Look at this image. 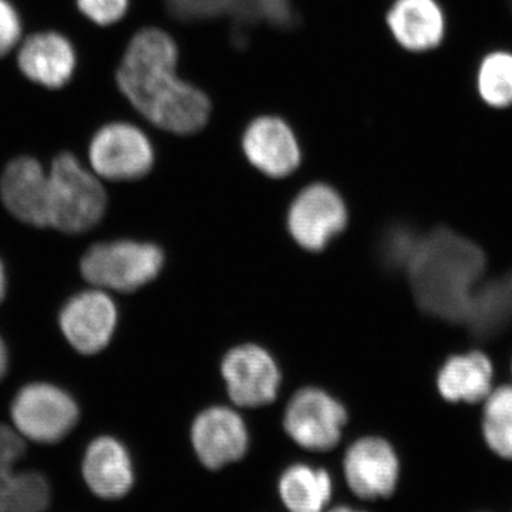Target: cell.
<instances>
[{
  "label": "cell",
  "mask_w": 512,
  "mask_h": 512,
  "mask_svg": "<svg viewBox=\"0 0 512 512\" xmlns=\"http://www.w3.org/2000/svg\"><path fill=\"white\" fill-rule=\"evenodd\" d=\"M178 49L167 33L144 29L128 43L117 70L121 93L154 126L175 134L197 133L207 124V94L177 76Z\"/></svg>",
  "instance_id": "6da1fadb"
},
{
  "label": "cell",
  "mask_w": 512,
  "mask_h": 512,
  "mask_svg": "<svg viewBox=\"0 0 512 512\" xmlns=\"http://www.w3.org/2000/svg\"><path fill=\"white\" fill-rule=\"evenodd\" d=\"M483 251L448 228L417 239L406 269L417 305L447 322L464 325L485 271Z\"/></svg>",
  "instance_id": "7a4b0ae2"
},
{
  "label": "cell",
  "mask_w": 512,
  "mask_h": 512,
  "mask_svg": "<svg viewBox=\"0 0 512 512\" xmlns=\"http://www.w3.org/2000/svg\"><path fill=\"white\" fill-rule=\"evenodd\" d=\"M49 180L50 227L64 234H83L99 224L106 212V191L73 154L53 160Z\"/></svg>",
  "instance_id": "3957f363"
},
{
  "label": "cell",
  "mask_w": 512,
  "mask_h": 512,
  "mask_svg": "<svg viewBox=\"0 0 512 512\" xmlns=\"http://www.w3.org/2000/svg\"><path fill=\"white\" fill-rule=\"evenodd\" d=\"M164 265L157 245L136 241L93 245L80 262L82 275L97 288L134 292L156 279Z\"/></svg>",
  "instance_id": "277c9868"
},
{
  "label": "cell",
  "mask_w": 512,
  "mask_h": 512,
  "mask_svg": "<svg viewBox=\"0 0 512 512\" xmlns=\"http://www.w3.org/2000/svg\"><path fill=\"white\" fill-rule=\"evenodd\" d=\"M79 414V406L69 393L47 383L22 387L10 410L20 436L40 444L64 439L76 426Z\"/></svg>",
  "instance_id": "5b68a950"
},
{
  "label": "cell",
  "mask_w": 512,
  "mask_h": 512,
  "mask_svg": "<svg viewBox=\"0 0 512 512\" xmlns=\"http://www.w3.org/2000/svg\"><path fill=\"white\" fill-rule=\"evenodd\" d=\"M343 476L350 493L367 501H389L399 491L403 464L393 444L383 437L356 440L343 458Z\"/></svg>",
  "instance_id": "8992f818"
},
{
  "label": "cell",
  "mask_w": 512,
  "mask_h": 512,
  "mask_svg": "<svg viewBox=\"0 0 512 512\" xmlns=\"http://www.w3.org/2000/svg\"><path fill=\"white\" fill-rule=\"evenodd\" d=\"M348 423L345 407L323 390L306 387L286 407L284 429L293 443L308 451H330L338 446Z\"/></svg>",
  "instance_id": "52a82bcc"
},
{
  "label": "cell",
  "mask_w": 512,
  "mask_h": 512,
  "mask_svg": "<svg viewBox=\"0 0 512 512\" xmlns=\"http://www.w3.org/2000/svg\"><path fill=\"white\" fill-rule=\"evenodd\" d=\"M89 158L100 177L110 181H131L150 173L154 151L140 128L133 124L111 123L94 134Z\"/></svg>",
  "instance_id": "ba28073f"
},
{
  "label": "cell",
  "mask_w": 512,
  "mask_h": 512,
  "mask_svg": "<svg viewBox=\"0 0 512 512\" xmlns=\"http://www.w3.org/2000/svg\"><path fill=\"white\" fill-rule=\"evenodd\" d=\"M348 224L342 197L326 184H312L299 192L288 212L292 238L306 251L326 248Z\"/></svg>",
  "instance_id": "9c48e42d"
},
{
  "label": "cell",
  "mask_w": 512,
  "mask_h": 512,
  "mask_svg": "<svg viewBox=\"0 0 512 512\" xmlns=\"http://www.w3.org/2000/svg\"><path fill=\"white\" fill-rule=\"evenodd\" d=\"M190 436L195 456L201 466L210 471H220L238 463L248 453L247 424L229 407H210L198 414Z\"/></svg>",
  "instance_id": "30bf717a"
},
{
  "label": "cell",
  "mask_w": 512,
  "mask_h": 512,
  "mask_svg": "<svg viewBox=\"0 0 512 512\" xmlns=\"http://www.w3.org/2000/svg\"><path fill=\"white\" fill-rule=\"evenodd\" d=\"M222 377L232 402L241 407H261L274 402L281 372L274 357L256 345L229 350L222 360Z\"/></svg>",
  "instance_id": "8fae6325"
},
{
  "label": "cell",
  "mask_w": 512,
  "mask_h": 512,
  "mask_svg": "<svg viewBox=\"0 0 512 512\" xmlns=\"http://www.w3.org/2000/svg\"><path fill=\"white\" fill-rule=\"evenodd\" d=\"M116 325V305L101 291H86L73 296L60 312L63 335L82 355H97L106 348Z\"/></svg>",
  "instance_id": "7c38bea8"
},
{
  "label": "cell",
  "mask_w": 512,
  "mask_h": 512,
  "mask_svg": "<svg viewBox=\"0 0 512 512\" xmlns=\"http://www.w3.org/2000/svg\"><path fill=\"white\" fill-rule=\"evenodd\" d=\"M0 197L10 214L32 227H50V180L32 157L10 161L0 178Z\"/></svg>",
  "instance_id": "4fadbf2b"
},
{
  "label": "cell",
  "mask_w": 512,
  "mask_h": 512,
  "mask_svg": "<svg viewBox=\"0 0 512 512\" xmlns=\"http://www.w3.org/2000/svg\"><path fill=\"white\" fill-rule=\"evenodd\" d=\"M25 450L20 434L0 424V512H45L49 505L46 478L33 471H15Z\"/></svg>",
  "instance_id": "5bb4252c"
},
{
  "label": "cell",
  "mask_w": 512,
  "mask_h": 512,
  "mask_svg": "<svg viewBox=\"0 0 512 512\" xmlns=\"http://www.w3.org/2000/svg\"><path fill=\"white\" fill-rule=\"evenodd\" d=\"M249 163L272 178L292 174L301 163V148L291 127L278 117H259L242 140Z\"/></svg>",
  "instance_id": "9a60e30c"
},
{
  "label": "cell",
  "mask_w": 512,
  "mask_h": 512,
  "mask_svg": "<svg viewBox=\"0 0 512 512\" xmlns=\"http://www.w3.org/2000/svg\"><path fill=\"white\" fill-rule=\"evenodd\" d=\"M386 22L394 42L416 55L436 49L446 35V13L439 0H394Z\"/></svg>",
  "instance_id": "2e32d148"
},
{
  "label": "cell",
  "mask_w": 512,
  "mask_h": 512,
  "mask_svg": "<svg viewBox=\"0 0 512 512\" xmlns=\"http://www.w3.org/2000/svg\"><path fill=\"white\" fill-rule=\"evenodd\" d=\"M168 12L180 20L229 16L239 23L265 22L278 28L295 23L291 0H164Z\"/></svg>",
  "instance_id": "e0dca14e"
},
{
  "label": "cell",
  "mask_w": 512,
  "mask_h": 512,
  "mask_svg": "<svg viewBox=\"0 0 512 512\" xmlns=\"http://www.w3.org/2000/svg\"><path fill=\"white\" fill-rule=\"evenodd\" d=\"M18 64L30 82L60 89L72 79L76 52L72 43L59 33H36L20 46Z\"/></svg>",
  "instance_id": "ac0fdd59"
},
{
  "label": "cell",
  "mask_w": 512,
  "mask_h": 512,
  "mask_svg": "<svg viewBox=\"0 0 512 512\" xmlns=\"http://www.w3.org/2000/svg\"><path fill=\"white\" fill-rule=\"evenodd\" d=\"M83 476L100 498L117 500L130 493L134 470L127 448L113 437H99L87 448Z\"/></svg>",
  "instance_id": "d6986e66"
},
{
  "label": "cell",
  "mask_w": 512,
  "mask_h": 512,
  "mask_svg": "<svg viewBox=\"0 0 512 512\" xmlns=\"http://www.w3.org/2000/svg\"><path fill=\"white\" fill-rule=\"evenodd\" d=\"M276 493L288 512H326L332 503L335 485L325 468L295 463L282 471Z\"/></svg>",
  "instance_id": "ffe728a7"
},
{
  "label": "cell",
  "mask_w": 512,
  "mask_h": 512,
  "mask_svg": "<svg viewBox=\"0 0 512 512\" xmlns=\"http://www.w3.org/2000/svg\"><path fill=\"white\" fill-rule=\"evenodd\" d=\"M491 383L493 365L481 352L451 357L437 377L439 392L450 403L484 402L491 392Z\"/></svg>",
  "instance_id": "44dd1931"
},
{
  "label": "cell",
  "mask_w": 512,
  "mask_h": 512,
  "mask_svg": "<svg viewBox=\"0 0 512 512\" xmlns=\"http://www.w3.org/2000/svg\"><path fill=\"white\" fill-rule=\"evenodd\" d=\"M477 336L497 335L512 325V271L495 281L477 286L466 322Z\"/></svg>",
  "instance_id": "7402d4cb"
},
{
  "label": "cell",
  "mask_w": 512,
  "mask_h": 512,
  "mask_svg": "<svg viewBox=\"0 0 512 512\" xmlns=\"http://www.w3.org/2000/svg\"><path fill=\"white\" fill-rule=\"evenodd\" d=\"M478 96L493 109L512 106V52L494 50L481 60L477 70Z\"/></svg>",
  "instance_id": "603a6c76"
},
{
  "label": "cell",
  "mask_w": 512,
  "mask_h": 512,
  "mask_svg": "<svg viewBox=\"0 0 512 512\" xmlns=\"http://www.w3.org/2000/svg\"><path fill=\"white\" fill-rule=\"evenodd\" d=\"M130 0H77L80 12L100 26L114 25L124 18Z\"/></svg>",
  "instance_id": "cb8c5ba5"
},
{
  "label": "cell",
  "mask_w": 512,
  "mask_h": 512,
  "mask_svg": "<svg viewBox=\"0 0 512 512\" xmlns=\"http://www.w3.org/2000/svg\"><path fill=\"white\" fill-rule=\"evenodd\" d=\"M483 421L512 426V386L491 390L484 400Z\"/></svg>",
  "instance_id": "d4e9b609"
},
{
  "label": "cell",
  "mask_w": 512,
  "mask_h": 512,
  "mask_svg": "<svg viewBox=\"0 0 512 512\" xmlns=\"http://www.w3.org/2000/svg\"><path fill=\"white\" fill-rule=\"evenodd\" d=\"M22 36L18 10L9 0H0V57L8 55Z\"/></svg>",
  "instance_id": "484cf974"
},
{
  "label": "cell",
  "mask_w": 512,
  "mask_h": 512,
  "mask_svg": "<svg viewBox=\"0 0 512 512\" xmlns=\"http://www.w3.org/2000/svg\"><path fill=\"white\" fill-rule=\"evenodd\" d=\"M416 241L417 238H414L409 232L402 231V229L387 235L386 239H384L383 247L386 261L389 264L406 266Z\"/></svg>",
  "instance_id": "4316f807"
},
{
  "label": "cell",
  "mask_w": 512,
  "mask_h": 512,
  "mask_svg": "<svg viewBox=\"0 0 512 512\" xmlns=\"http://www.w3.org/2000/svg\"><path fill=\"white\" fill-rule=\"evenodd\" d=\"M8 349H6L5 342L0 338V380L3 379L6 375V370H8Z\"/></svg>",
  "instance_id": "83f0119b"
},
{
  "label": "cell",
  "mask_w": 512,
  "mask_h": 512,
  "mask_svg": "<svg viewBox=\"0 0 512 512\" xmlns=\"http://www.w3.org/2000/svg\"><path fill=\"white\" fill-rule=\"evenodd\" d=\"M6 293V272L5 266H3V262L0 261V302L5 298Z\"/></svg>",
  "instance_id": "f1b7e54d"
},
{
  "label": "cell",
  "mask_w": 512,
  "mask_h": 512,
  "mask_svg": "<svg viewBox=\"0 0 512 512\" xmlns=\"http://www.w3.org/2000/svg\"><path fill=\"white\" fill-rule=\"evenodd\" d=\"M326 512H367L359 510V508L350 507V505H336V507L329 508Z\"/></svg>",
  "instance_id": "f546056e"
}]
</instances>
